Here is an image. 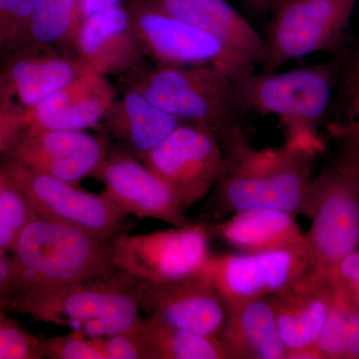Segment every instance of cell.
<instances>
[{"label": "cell", "mask_w": 359, "mask_h": 359, "mask_svg": "<svg viewBox=\"0 0 359 359\" xmlns=\"http://www.w3.org/2000/svg\"><path fill=\"white\" fill-rule=\"evenodd\" d=\"M6 175H4V171H2L1 168H0V187L2 186V184L6 182Z\"/></svg>", "instance_id": "38"}, {"label": "cell", "mask_w": 359, "mask_h": 359, "mask_svg": "<svg viewBox=\"0 0 359 359\" xmlns=\"http://www.w3.org/2000/svg\"><path fill=\"white\" fill-rule=\"evenodd\" d=\"M222 148L223 165L214 187L221 215L262 208L304 215L318 155L287 142L278 147L255 148L247 134Z\"/></svg>", "instance_id": "1"}, {"label": "cell", "mask_w": 359, "mask_h": 359, "mask_svg": "<svg viewBox=\"0 0 359 359\" xmlns=\"http://www.w3.org/2000/svg\"><path fill=\"white\" fill-rule=\"evenodd\" d=\"M219 339L231 359H285L269 297L226 304Z\"/></svg>", "instance_id": "21"}, {"label": "cell", "mask_w": 359, "mask_h": 359, "mask_svg": "<svg viewBox=\"0 0 359 359\" xmlns=\"http://www.w3.org/2000/svg\"><path fill=\"white\" fill-rule=\"evenodd\" d=\"M328 275L346 290L359 311V249L344 257Z\"/></svg>", "instance_id": "33"}, {"label": "cell", "mask_w": 359, "mask_h": 359, "mask_svg": "<svg viewBox=\"0 0 359 359\" xmlns=\"http://www.w3.org/2000/svg\"><path fill=\"white\" fill-rule=\"evenodd\" d=\"M332 282V308L311 351L314 359H359V311L346 290Z\"/></svg>", "instance_id": "25"}, {"label": "cell", "mask_w": 359, "mask_h": 359, "mask_svg": "<svg viewBox=\"0 0 359 359\" xmlns=\"http://www.w3.org/2000/svg\"><path fill=\"white\" fill-rule=\"evenodd\" d=\"M44 358L51 359H103L97 337L70 330L69 334L41 339Z\"/></svg>", "instance_id": "31"}, {"label": "cell", "mask_w": 359, "mask_h": 359, "mask_svg": "<svg viewBox=\"0 0 359 359\" xmlns=\"http://www.w3.org/2000/svg\"><path fill=\"white\" fill-rule=\"evenodd\" d=\"M124 6L144 55L155 65L214 66L233 76L255 70L211 35L173 18L148 0H128Z\"/></svg>", "instance_id": "8"}, {"label": "cell", "mask_w": 359, "mask_h": 359, "mask_svg": "<svg viewBox=\"0 0 359 359\" xmlns=\"http://www.w3.org/2000/svg\"><path fill=\"white\" fill-rule=\"evenodd\" d=\"M104 194L126 215L179 228L190 224L173 190L143 163L126 153L108 154L94 175Z\"/></svg>", "instance_id": "16"}, {"label": "cell", "mask_w": 359, "mask_h": 359, "mask_svg": "<svg viewBox=\"0 0 359 359\" xmlns=\"http://www.w3.org/2000/svg\"><path fill=\"white\" fill-rule=\"evenodd\" d=\"M148 1L173 18L211 35L247 65L256 67L266 61V39L228 0Z\"/></svg>", "instance_id": "20"}, {"label": "cell", "mask_w": 359, "mask_h": 359, "mask_svg": "<svg viewBox=\"0 0 359 359\" xmlns=\"http://www.w3.org/2000/svg\"><path fill=\"white\" fill-rule=\"evenodd\" d=\"M116 100L107 77L85 67L62 89L25 113V130L84 131L102 124Z\"/></svg>", "instance_id": "18"}, {"label": "cell", "mask_w": 359, "mask_h": 359, "mask_svg": "<svg viewBox=\"0 0 359 359\" xmlns=\"http://www.w3.org/2000/svg\"><path fill=\"white\" fill-rule=\"evenodd\" d=\"M136 287L141 311L147 316L187 332L217 337L221 334L226 304L207 269L166 282L136 278Z\"/></svg>", "instance_id": "13"}, {"label": "cell", "mask_w": 359, "mask_h": 359, "mask_svg": "<svg viewBox=\"0 0 359 359\" xmlns=\"http://www.w3.org/2000/svg\"><path fill=\"white\" fill-rule=\"evenodd\" d=\"M79 0H36L29 42L48 46H72L81 23Z\"/></svg>", "instance_id": "27"}, {"label": "cell", "mask_w": 359, "mask_h": 359, "mask_svg": "<svg viewBox=\"0 0 359 359\" xmlns=\"http://www.w3.org/2000/svg\"><path fill=\"white\" fill-rule=\"evenodd\" d=\"M32 205L35 216L53 219L114 240L125 214L102 193L87 192L75 184L4 161L0 166Z\"/></svg>", "instance_id": "10"}, {"label": "cell", "mask_w": 359, "mask_h": 359, "mask_svg": "<svg viewBox=\"0 0 359 359\" xmlns=\"http://www.w3.org/2000/svg\"><path fill=\"white\" fill-rule=\"evenodd\" d=\"M208 226L212 235L238 252H268L306 247V237L297 223V215L282 210H248L233 214L231 219L222 223Z\"/></svg>", "instance_id": "22"}, {"label": "cell", "mask_w": 359, "mask_h": 359, "mask_svg": "<svg viewBox=\"0 0 359 359\" xmlns=\"http://www.w3.org/2000/svg\"><path fill=\"white\" fill-rule=\"evenodd\" d=\"M72 46L82 65L106 77H121L145 63L124 4L82 20Z\"/></svg>", "instance_id": "17"}, {"label": "cell", "mask_w": 359, "mask_h": 359, "mask_svg": "<svg viewBox=\"0 0 359 359\" xmlns=\"http://www.w3.org/2000/svg\"><path fill=\"white\" fill-rule=\"evenodd\" d=\"M339 62L287 71H247L235 76L238 98L249 113L273 115L285 130V142L320 154V135L339 76Z\"/></svg>", "instance_id": "4"}, {"label": "cell", "mask_w": 359, "mask_h": 359, "mask_svg": "<svg viewBox=\"0 0 359 359\" xmlns=\"http://www.w3.org/2000/svg\"><path fill=\"white\" fill-rule=\"evenodd\" d=\"M6 161L79 185L94 176L108 155L107 142L85 131L25 130Z\"/></svg>", "instance_id": "15"}, {"label": "cell", "mask_w": 359, "mask_h": 359, "mask_svg": "<svg viewBox=\"0 0 359 359\" xmlns=\"http://www.w3.org/2000/svg\"><path fill=\"white\" fill-rule=\"evenodd\" d=\"M85 69L55 47L27 42L0 60V107L34 109Z\"/></svg>", "instance_id": "14"}, {"label": "cell", "mask_w": 359, "mask_h": 359, "mask_svg": "<svg viewBox=\"0 0 359 359\" xmlns=\"http://www.w3.org/2000/svg\"><path fill=\"white\" fill-rule=\"evenodd\" d=\"M33 216L34 212L25 196L6 177L0 187V252L13 250L21 231Z\"/></svg>", "instance_id": "28"}, {"label": "cell", "mask_w": 359, "mask_h": 359, "mask_svg": "<svg viewBox=\"0 0 359 359\" xmlns=\"http://www.w3.org/2000/svg\"><path fill=\"white\" fill-rule=\"evenodd\" d=\"M269 299L287 355L318 339L332 308L334 285L328 273L311 271Z\"/></svg>", "instance_id": "19"}, {"label": "cell", "mask_w": 359, "mask_h": 359, "mask_svg": "<svg viewBox=\"0 0 359 359\" xmlns=\"http://www.w3.org/2000/svg\"><path fill=\"white\" fill-rule=\"evenodd\" d=\"M121 4H123V0H79L81 18L84 20L90 15L121 6Z\"/></svg>", "instance_id": "36"}, {"label": "cell", "mask_w": 359, "mask_h": 359, "mask_svg": "<svg viewBox=\"0 0 359 359\" xmlns=\"http://www.w3.org/2000/svg\"><path fill=\"white\" fill-rule=\"evenodd\" d=\"M208 224H188L144 235H121L113 240V262L137 280L166 282L195 275L211 259Z\"/></svg>", "instance_id": "9"}, {"label": "cell", "mask_w": 359, "mask_h": 359, "mask_svg": "<svg viewBox=\"0 0 359 359\" xmlns=\"http://www.w3.org/2000/svg\"><path fill=\"white\" fill-rule=\"evenodd\" d=\"M135 325L126 332L97 337L103 359H146Z\"/></svg>", "instance_id": "32"}, {"label": "cell", "mask_w": 359, "mask_h": 359, "mask_svg": "<svg viewBox=\"0 0 359 359\" xmlns=\"http://www.w3.org/2000/svg\"><path fill=\"white\" fill-rule=\"evenodd\" d=\"M180 123L212 132L219 143L245 134L249 114L238 98L235 76L209 65L170 66L146 63L120 77Z\"/></svg>", "instance_id": "3"}, {"label": "cell", "mask_w": 359, "mask_h": 359, "mask_svg": "<svg viewBox=\"0 0 359 359\" xmlns=\"http://www.w3.org/2000/svg\"><path fill=\"white\" fill-rule=\"evenodd\" d=\"M139 160L173 190L187 211L216 185L224 152L212 132L197 125L180 123Z\"/></svg>", "instance_id": "11"}, {"label": "cell", "mask_w": 359, "mask_h": 359, "mask_svg": "<svg viewBox=\"0 0 359 359\" xmlns=\"http://www.w3.org/2000/svg\"><path fill=\"white\" fill-rule=\"evenodd\" d=\"M16 311L92 337L126 332L142 320L136 278L118 269L26 302Z\"/></svg>", "instance_id": "5"}, {"label": "cell", "mask_w": 359, "mask_h": 359, "mask_svg": "<svg viewBox=\"0 0 359 359\" xmlns=\"http://www.w3.org/2000/svg\"><path fill=\"white\" fill-rule=\"evenodd\" d=\"M44 358L41 339L0 311V359Z\"/></svg>", "instance_id": "30"}, {"label": "cell", "mask_w": 359, "mask_h": 359, "mask_svg": "<svg viewBox=\"0 0 359 359\" xmlns=\"http://www.w3.org/2000/svg\"><path fill=\"white\" fill-rule=\"evenodd\" d=\"M102 124L132 155L140 159L164 140L180 122L138 92L123 87L121 98H116Z\"/></svg>", "instance_id": "23"}, {"label": "cell", "mask_w": 359, "mask_h": 359, "mask_svg": "<svg viewBox=\"0 0 359 359\" xmlns=\"http://www.w3.org/2000/svg\"><path fill=\"white\" fill-rule=\"evenodd\" d=\"M11 252L18 271V294L11 311L116 269L113 240L35 215Z\"/></svg>", "instance_id": "2"}, {"label": "cell", "mask_w": 359, "mask_h": 359, "mask_svg": "<svg viewBox=\"0 0 359 359\" xmlns=\"http://www.w3.org/2000/svg\"><path fill=\"white\" fill-rule=\"evenodd\" d=\"M26 129L25 114L0 107V153H6Z\"/></svg>", "instance_id": "35"}, {"label": "cell", "mask_w": 359, "mask_h": 359, "mask_svg": "<svg viewBox=\"0 0 359 359\" xmlns=\"http://www.w3.org/2000/svg\"><path fill=\"white\" fill-rule=\"evenodd\" d=\"M339 62L334 113L330 132L340 142L342 154L359 164V46Z\"/></svg>", "instance_id": "26"}, {"label": "cell", "mask_w": 359, "mask_h": 359, "mask_svg": "<svg viewBox=\"0 0 359 359\" xmlns=\"http://www.w3.org/2000/svg\"><path fill=\"white\" fill-rule=\"evenodd\" d=\"M304 216L311 219L304 233L311 269L328 273L359 249V164L340 153L313 176Z\"/></svg>", "instance_id": "6"}, {"label": "cell", "mask_w": 359, "mask_h": 359, "mask_svg": "<svg viewBox=\"0 0 359 359\" xmlns=\"http://www.w3.org/2000/svg\"><path fill=\"white\" fill-rule=\"evenodd\" d=\"M146 359H231L222 340L196 334L147 316L135 325Z\"/></svg>", "instance_id": "24"}, {"label": "cell", "mask_w": 359, "mask_h": 359, "mask_svg": "<svg viewBox=\"0 0 359 359\" xmlns=\"http://www.w3.org/2000/svg\"><path fill=\"white\" fill-rule=\"evenodd\" d=\"M18 294V271L13 256L0 252V311H11Z\"/></svg>", "instance_id": "34"}, {"label": "cell", "mask_w": 359, "mask_h": 359, "mask_svg": "<svg viewBox=\"0 0 359 359\" xmlns=\"http://www.w3.org/2000/svg\"><path fill=\"white\" fill-rule=\"evenodd\" d=\"M247 1L257 9L268 11V9L275 8L276 4H278L280 0H247Z\"/></svg>", "instance_id": "37"}, {"label": "cell", "mask_w": 359, "mask_h": 359, "mask_svg": "<svg viewBox=\"0 0 359 359\" xmlns=\"http://www.w3.org/2000/svg\"><path fill=\"white\" fill-rule=\"evenodd\" d=\"M207 271L226 306L273 297L313 269L304 247L212 256Z\"/></svg>", "instance_id": "12"}, {"label": "cell", "mask_w": 359, "mask_h": 359, "mask_svg": "<svg viewBox=\"0 0 359 359\" xmlns=\"http://www.w3.org/2000/svg\"><path fill=\"white\" fill-rule=\"evenodd\" d=\"M358 0H280L269 23L264 72L341 48Z\"/></svg>", "instance_id": "7"}, {"label": "cell", "mask_w": 359, "mask_h": 359, "mask_svg": "<svg viewBox=\"0 0 359 359\" xmlns=\"http://www.w3.org/2000/svg\"><path fill=\"white\" fill-rule=\"evenodd\" d=\"M36 0H0V60L29 42Z\"/></svg>", "instance_id": "29"}]
</instances>
